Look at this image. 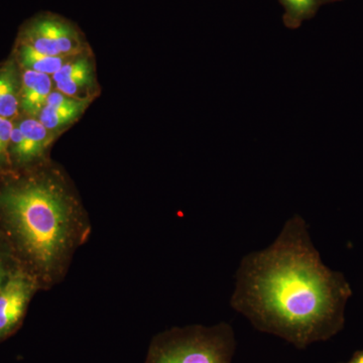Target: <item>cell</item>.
<instances>
[{
  "instance_id": "6da1fadb",
  "label": "cell",
  "mask_w": 363,
  "mask_h": 363,
  "mask_svg": "<svg viewBox=\"0 0 363 363\" xmlns=\"http://www.w3.org/2000/svg\"><path fill=\"white\" fill-rule=\"evenodd\" d=\"M351 296L347 279L324 264L307 221L296 214L269 247L241 259L230 305L257 330L304 350L342 329Z\"/></svg>"
},
{
  "instance_id": "7a4b0ae2",
  "label": "cell",
  "mask_w": 363,
  "mask_h": 363,
  "mask_svg": "<svg viewBox=\"0 0 363 363\" xmlns=\"http://www.w3.org/2000/svg\"><path fill=\"white\" fill-rule=\"evenodd\" d=\"M0 215L40 288L63 279L90 234L80 203L56 176L7 186L0 193Z\"/></svg>"
},
{
  "instance_id": "3957f363",
  "label": "cell",
  "mask_w": 363,
  "mask_h": 363,
  "mask_svg": "<svg viewBox=\"0 0 363 363\" xmlns=\"http://www.w3.org/2000/svg\"><path fill=\"white\" fill-rule=\"evenodd\" d=\"M235 334L225 322L189 325L157 334L145 363H233Z\"/></svg>"
},
{
  "instance_id": "277c9868",
  "label": "cell",
  "mask_w": 363,
  "mask_h": 363,
  "mask_svg": "<svg viewBox=\"0 0 363 363\" xmlns=\"http://www.w3.org/2000/svg\"><path fill=\"white\" fill-rule=\"evenodd\" d=\"M21 42L48 56L76 57L83 52L80 33L56 16H42L30 21L21 33Z\"/></svg>"
},
{
  "instance_id": "5b68a950",
  "label": "cell",
  "mask_w": 363,
  "mask_h": 363,
  "mask_svg": "<svg viewBox=\"0 0 363 363\" xmlns=\"http://www.w3.org/2000/svg\"><path fill=\"white\" fill-rule=\"evenodd\" d=\"M40 288L30 272L16 267L0 289V341L20 327L33 295Z\"/></svg>"
},
{
  "instance_id": "8992f818",
  "label": "cell",
  "mask_w": 363,
  "mask_h": 363,
  "mask_svg": "<svg viewBox=\"0 0 363 363\" xmlns=\"http://www.w3.org/2000/svg\"><path fill=\"white\" fill-rule=\"evenodd\" d=\"M88 105V99H74L62 94L58 90L52 91L37 118L48 130L55 133L77 121Z\"/></svg>"
},
{
  "instance_id": "52a82bcc",
  "label": "cell",
  "mask_w": 363,
  "mask_h": 363,
  "mask_svg": "<svg viewBox=\"0 0 363 363\" xmlns=\"http://www.w3.org/2000/svg\"><path fill=\"white\" fill-rule=\"evenodd\" d=\"M21 88V109L30 117H38L52 91L51 76L39 72L25 70Z\"/></svg>"
},
{
  "instance_id": "ba28073f",
  "label": "cell",
  "mask_w": 363,
  "mask_h": 363,
  "mask_svg": "<svg viewBox=\"0 0 363 363\" xmlns=\"http://www.w3.org/2000/svg\"><path fill=\"white\" fill-rule=\"evenodd\" d=\"M18 126L23 133V145L16 161L25 164L40 159L51 143L54 133L48 130L37 117L28 116L18 123Z\"/></svg>"
},
{
  "instance_id": "9c48e42d",
  "label": "cell",
  "mask_w": 363,
  "mask_h": 363,
  "mask_svg": "<svg viewBox=\"0 0 363 363\" xmlns=\"http://www.w3.org/2000/svg\"><path fill=\"white\" fill-rule=\"evenodd\" d=\"M20 92L16 66L7 63L0 69V116L11 121L18 114Z\"/></svg>"
},
{
  "instance_id": "30bf717a",
  "label": "cell",
  "mask_w": 363,
  "mask_h": 363,
  "mask_svg": "<svg viewBox=\"0 0 363 363\" xmlns=\"http://www.w3.org/2000/svg\"><path fill=\"white\" fill-rule=\"evenodd\" d=\"M72 58L74 57L48 56L23 42L18 48V59L25 70L39 72L50 76L57 73Z\"/></svg>"
},
{
  "instance_id": "8fae6325",
  "label": "cell",
  "mask_w": 363,
  "mask_h": 363,
  "mask_svg": "<svg viewBox=\"0 0 363 363\" xmlns=\"http://www.w3.org/2000/svg\"><path fill=\"white\" fill-rule=\"evenodd\" d=\"M94 69L55 83L56 90L74 99H88L84 93L94 84Z\"/></svg>"
},
{
  "instance_id": "7c38bea8",
  "label": "cell",
  "mask_w": 363,
  "mask_h": 363,
  "mask_svg": "<svg viewBox=\"0 0 363 363\" xmlns=\"http://www.w3.org/2000/svg\"><path fill=\"white\" fill-rule=\"evenodd\" d=\"M13 126L11 119L0 116V162L4 159L7 150L9 149Z\"/></svg>"
},
{
  "instance_id": "4fadbf2b",
  "label": "cell",
  "mask_w": 363,
  "mask_h": 363,
  "mask_svg": "<svg viewBox=\"0 0 363 363\" xmlns=\"http://www.w3.org/2000/svg\"><path fill=\"white\" fill-rule=\"evenodd\" d=\"M284 2L297 16H306L311 13L316 4V0H284Z\"/></svg>"
},
{
  "instance_id": "5bb4252c",
  "label": "cell",
  "mask_w": 363,
  "mask_h": 363,
  "mask_svg": "<svg viewBox=\"0 0 363 363\" xmlns=\"http://www.w3.org/2000/svg\"><path fill=\"white\" fill-rule=\"evenodd\" d=\"M6 259V255H4V253L1 252V248H0V289L6 283L7 279L9 278L11 272L16 269H9Z\"/></svg>"
},
{
  "instance_id": "9a60e30c",
  "label": "cell",
  "mask_w": 363,
  "mask_h": 363,
  "mask_svg": "<svg viewBox=\"0 0 363 363\" xmlns=\"http://www.w3.org/2000/svg\"><path fill=\"white\" fill-rule=\"evenodd\" d=\"M345 363H363V350L358 351L350 358V362Z\"/></svg>"
}]
</instances>
